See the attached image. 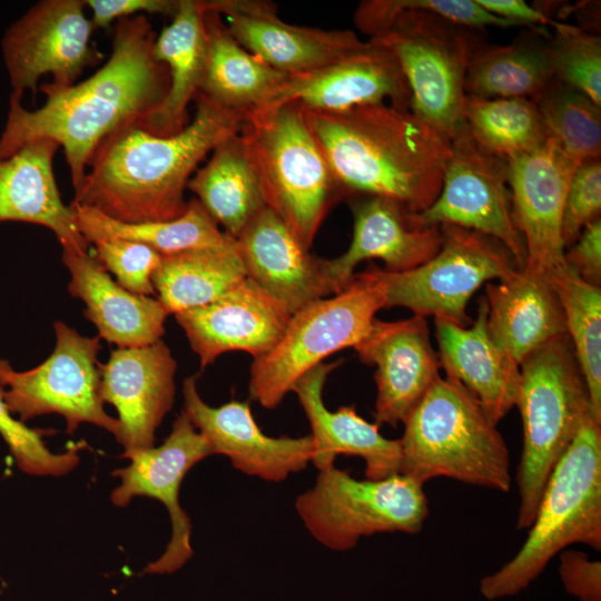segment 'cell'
I'll list each match as a JSON object with an SVG mask.
<instances>
[{"label":"cell","instance_id":"1","mask_svg":"<svg viewBox=\"0 0 601 601\" xmlns=\"http://www.w3.org/2000/svg\"><path fill=\"white\" fill-rule=\"evenodd\" d=\"M155 39L146 14L119 19L108 60L88 79L69 87L42 83L46 101L36 110L24 108L22 95L11 91L0 158L30 141L53 140L63 148L76 190L101 140L164 100L169 73L155 58Z\"/></svg>","mask_w":601,"mask_h":601},{"label":"cell","instance_id":"2","mask_svg":"<svg viewBox=\"0 0 601 601\" xmlns=\"http://www.w3.org/2000/svg\"><path fill=\"white\" fill-rule=\"evenodd\" d=\"M195 101L194 118L174 136H154L132 122L105 137L71 204L124 223L183 216L188 204L185 189L197 166L218 144L239 132L245 117L199 92Z\"/></svg>","mask_w":601,"mask_h":601},{"label":"cell","instance_id":"3","mask_svg":"<svg viewBox=\"0 0 601 601\" xmlns=\"http://www.w3.org/2000/svg\"><path fill=\"white\" fill-rule=\"evenodd\" d=\"M303 111L344 199L385 197L414 214L436 199L451 139L411 109L381 104Z\"/></svg>","mask_w":601,"mask_h":601},{"label":"cell","instance_id":"4","mask_svg":"<svg viewBox=\"0 0 601 601\" xmlns=\"http://www.w3.org/2000/svg\"><path fill=\"white\" fill-rule=\"evenodd\" d=\"M354 21L396 56L411 111L451 140L464 122V80L473 56L466 30L511 27L476 0H367Z\"/></svg>","mask_w":601,"mask_h":601},{"label":"cell","instance_id":"5","mask_svg":"<svg viewBox=\"0 0 601 601\" xmlns=\"http://www.w3.org/2000/svg\"><path fill=\"white\" fill-rule=\"evenodd\" d=\"M400 473L422 484L434 477L509 492L508 446L476 398L440 376L404 421Z\"/></svg>","mask_w":601,"mask_h":601},{"label":"cell","instance_id":"6","mask_svg":"<svg viewBox=\"0 0 601 601\" xmlns=\"http://www.w3.org/2000/svg\"><path fill=\"white\" fill-rule=\"evenodd\" d=\"M529 534L515 556L480 583L489 599L529 587L573 543L601 550V423L589 414L552 471Z\"/></svg>","mask_w":601,"mask_h":601},{"label":"cell","instance_id":"7","mask_svg":"<svg viewBox=\"0 0 601 601\" xmlns=\"http://www.w3.org/2000/svg\"><path fill=\"white\" fill-rule=\"evenodd\" d=\"M239 135L266 206L311 249L326 215L344 197L302 107L287 102L250 111Z\"/></svg>","mask_w":601,"mask_h":601},{"label":"cell","instance_id":"8","mask_svg":"<svg viewBox=\"0 0 601 601\" xmlns=\"http://www.w3.org/2000/svg\"><path fill=\"white\" fill-rule=\"evenodd\" d=\"M520 371L516 406L521 413L523 446L516 474L520 493L516 528L523 530L532 525L552 471L591 408L568 335L534 352L520 365Z\"/></svg>","mask_w":601,"mask_h":601},{"label":"cell","instance_id":"9","mask_svg":"<svg viewBox=\"0 0 601 601\" xmlns=\"http://www.w3.org/2000/svg\"><path fill=\"white\" fill-rule=\"evenodd\" d=\"M383 308V287L364 270L355 273L341 292L293 313L277 343L254 358L249 397L265 408H276L304 374L363 341Z\"/></svg>","mask_w":601,"mask_h":601},{"label":"cell","instance_id":"10","mask_svg":"<svg viewBox=\"0 0 601 601\" xmlns=\"http://www.w3.org/2000/svg\"><path fill=\"white\" fill-rule=\"evenodd\" d=\"M295 509L312 536L333 551H348L376 533H418L428 515L422 483L401 473L357 480L334 465L319 471Z\"/></svg>","mask_w":601,"mask_h":601},{"label":"cell","instance_id":"11","mask_svg":"<svg viewBox=\"0 0 601 601\" xmlns=\"http://www.w3.org/2000/svg\"><path fill=\"white\" fill-rule=\"evenodd\" d=\"M441 230V248L424 264L405 272L371 265L366 272L382 285L385 308L404 307L413 315L467 326L472 295L484 283L509 278L521 269L512 254L490 236L454 225H442Z\"/></svg>","mask_w":601,"mask_h":601},{"label":"cell","instance_id":"12","mask_svg":"<svg viewBox=\"0 0 601 601\" xmlns=\"http://www.w3.org/2000/svg\"><path fill=\"white\" fill-rule=\"evenodd\" d=\"M53 327L55 349L38 366L18 372L0 359V386L9 410L22 422L57 413L69 434L90 423L116 436L119 422L105 411L100 397V337L82 336L60 321Z\"/></svg>","mask_w":601,"mask_h":601},{"label":"cell","instance_id":"13","mask_svg":"<svg viewBox=\"0 0 601 601\" xmlns=\"http://www.w3.org/2000/svg\"><path fill=\"white\" fill-rule=\"evenodd\" d=\"M423 226L454 225L500 242L522 270L525 245L509 184V161L482 148L465 122L451 140L442 187L430 207L415 214Z\"/></svg>","mask_w":601,"mask_h":601},{"label":"cell","instance_id":"14","mask_svg":"<svg viewBox=\"0 0 601 601\" xmlns=\"http://www.w3.org/2000/svg\"><path fill=\"white\" fill-rule=\"evenodd\" d=\"M85 8V0H41L6 29L1 52L12 92L35 95L46 75L53 86H72L104 59Z\"/></svg>","mask_w":601,"mask_h":601},{"label":"cell","instance_id":"15","mask_svg":"<svg viewBox=\"0 0 601 601\" xmlns=\"http://www.w3.org/2000/svg\"><path fill=\"white\" fill-rule=\"evenodd\" d=\"M211 454L206 439L181 411L161 445L122 456L130 460L129 465L114 471L112 475L121 481L110 495L115 505L124 508L136 496H147L160 501L170 516L169 543L144 572L173 573L193 556L191 522L179 503V489L187 472Z\"/></svg>","mask_w":601,"mask_h":601},{"label":"cell","instance_id":"16","mask_svg":"<svg viewBox=\"0 0 601 601\" xmlns=\"http://www.w3.org/2000/svg\"><path fill=\"white\" fill-rule=\"evenodd\" d=\"M287 102L315 112L381 104L410 109L411 92L394 52L370 39L328 65L288 77L267 107Z\"/></svg>","mask_w":601,"mask_h":601},{"label":"cell","instance_id":"17","mask_svg":"<svg viewBox=\"0 0 601 601\" xmlns=\"http://www.w3.org/2000/svg\"><path fill=\"white\" fill-rule=\"evenodd\" d=\"M196 380L195 375L184 381L181 411L206 439L213 454L225 455L236 470L269 482H282L312 462L314 442L311 434L268 436L256 423L248 402L233 400L210 406L200 397Z\"/></svg>","mask_w":601,"mask_h":601},{"label":"cell","instance_id":"18","mask_svg":"<svg viewBox=\"0 0 601 601\" xmlns=\"http://www.w3.org/2000/svg\"><path fill=\"white\" fill-rule=\"evenodd\" d=\"M508 161L514 218L525 245L523 270L548 275L565 263L562 214L578 166L551 139Z\"/></svg>","mask_w":601,"mask_h":601},{"label":"cell","instance_id":"19","mask_svg":"<svg viewBox=\"0 0 601 601\" xmlns=\"http://www.w3.org/2000/svg\"><path fill=\"white\" fill-rule=\"evenodd\" d=\"M100 397L118 412L115 436L122 456L154 446L155 432L175 400L177 362L160 339L142 347L112 349L100 364Z\"/></svg>","mask_w":601,"mask_h":601},{"label":"cell","instance_id":"20","mask_svg":"<svg viewBox=\"0 0 601 601\" xmlns=\"http://www.w3.org/2000/svg\"><path fill=\"white\" fill-rule=\"evenodd\" d=\"M353 236L348 248L338 257L322 258L323 272L334 294L353 279L356 266L368 259H381L385 269H413L441 248V226H423L415 214L401 203L380 196L349 198Z\"/></svg>","mask_w":601,"mask_h":601},{"label":"cell","instance_id":"21","mask_svg":"<svg viewBox=\"0 0 601 601\" xmlns=\"http://www.w3.org/2000/svg\"><path fill=\"white\" fill-rule=\"evenodd\" d=\"M354 349L359 359L375 365L377 395L375 423L395 427L440 375V359L434 351L425 317L384 322L375 319L368 335Z\"/></svg>","mask_w":601,"mask_h":601},{"label":"cell","instance_id":"22","mask_svg":"<svg viewBox=\"0 0 601 601\" xmlns=\"http://www.w3.org/2000/svg\"><path fill=\"white\" fill-rule=\"evenodd\" d=\"M225 18L235 39L275 70L299 76L359 47L352 30H326L283 21L275 3L263 0H207Z\"/></svg>","mask_w":601,"mask_h":601},{"label":"cell","instance_id":"23","mask_svg":"<svg viewBox=\"0 0 601 601\" xmlns=\"http://www.w3.org/2000/svg\"><path fill=\"white\" fill-rule=\"evenodd\" d=\"M174 315L204 368L228 352L264 355L279 339L292 313L246 277L215 302Z\"/></svg>","mask_w":601,"mask_h":601},{"label":"cell","instance_id":"24","mask_svg":"<svg viewBox=\"0 0 601 601\" xmlns=\"http://www.w3.org/2000/svg\"><path fill=\"white\" fill-rule=\"evenodd\" d=\"M236 244L247 277L292 314L334 295L322 258L312 255L267 206L244 228Z\"/></svg>","mask_w":601,"mask_h":601},{"label":"cell","instance_id":"25","mask_svg":"<svg viewBox=\"0 0 601 601\" xmlns=\"http://www.w3.org/2000/svg\"><path fill=\"white\" fill-rule=\"evenodd\" d=\"M338 363H321L304 374L294 385V392L311 425L314 442L312 463L318 471L334 465L338 455L358 456L365 462V476L383 480L401 470L400 440L380 433L376 423H370L353 406L329 411L323 401V388L328 374Z\"/></svg>","mask_w":601,"mask_h":601},{"label":"cell","instance_id":"26","mask_svg":"<svg viewBox=\"0 0 601 601\" xmlns=\"http://www.w3.org/2000/svg\"><path fill=\"white\" fill-rule=\"evenodd\" d=\"M486 317L487 305L482 297L476 319L469 327L435 317V336L445 375L459 381L497 425L516 406L521 371L492 339Z\"/></svg>","mask_w":601,"mask_h":601},{"label":"cell","instance_id":"27","mask_svg":"<svg viewBox=\"0 0 601 601\" xmlns=\"http://www.w3.org/2000/svg\"><path fill=\"white\" fill-rule=\"evenodd\" d=\"M59 145L39 139L0 158V223L23 221L53 231L62 252L85 254L89 244L79 231L75 214L61 199L53 174Z\"/></svg>","mask_w":601,"mask_h":601},{"label":"cell","instance_id":"28","mask_svg":"<svg viewBox=\"0 0 601 601\" xmlns=\"http://www.w3.org/2000/svg\"><path fill=\"white\" fill-rule=\"evenodd\" d=\"M70 273L68 290L81 299L83 315L98 336L119 348L142 347L161 339L169 313L158 298L130 293L114 280L96 255L62 252Z\"/></svg>","mask_w":601,"mask_h":601},{"label":"cell","instance_id":"29","mask_svg":"<svg viewBox=\"0 0 601 601\" xmlns=\"http://www.w3.org/2000/svg\"><path fill=\"white\" fill-rule=\"evenodd\" d=\"M486 325L495 344L521 365L550 342L568 335L560 300L546 275L518 270L487 283Z\"/></svg>","mask_w":601,"mask_h":601},{"label":"cell","instance_id":"30","mask_svg":"<svg viewBox=\"0 0 601 601\" xmlns=\"http://www.w3.org/2000/svg\"><path fill=\"white\" fill-rule=\"evenodd\" d=\"M205 0H180L171 22L156 37L155 58L169 73L164 100L134 122L158 137H170L189 124L188 105L199 92L207 66Z\"/></svg>","mask_w":601,"mask_h":601},{"label":"cell","instance_id":"31","mask_svg":"<svg viewBox=\"0 0 601 601\" xmlns=\"http://www.w3.org/2000/svg\"><path fill=\"white\" fill-rule=\"evenodd\" d=\"M207 66L199 93L214 104L246 115L270 105L288 76L246 50L223 17L205 0Z\"/></svg>","mask_w":601,"mask_h":601},{"label":"cell","instance_id":"32","mask_svg":"<svg viewBox=\"0 0 601 601\" xmlns=\"http://www.w3.org/2000/svg\"><path fill=\"white\" fill-rule=\"evenodd\" d=\"M210 154L187 188L224 231L236 239L266 207V201L239 132L223 140Z\"/></svg>","mask_w":601,"mask_h":601},{"label":"cell","instance_id":"33","mask_svg":"<svg viewBox=\"0 0 601 601\" xmlns=\"http://www.w3.org/2000/svg\"><path fill=\"white\" fill-rule=\"evenodd\" d=\"M246 277L233 239L223 247L165 255L151 279L157 298L170 315L210 304Z\"/></svg>","mask_w":601,"mask_h":601},{"label":"cell","instance_id":"34","mask_svg":"<svg viewBox=\"0 0 601 601\" xmlns=\"http://www.w3.org/2000/svg\"><path fill=\"white\" fill-rule=\"evenodd\" d=\"M79 231L93 244L105 239H125L145 244L160 255L189 249L223 247L234 238L219 228L200 201L193 198L183 216L162 221L124 223L81 205L70 204Z\"/></svg>","mask_w":601,"mask_h":601},{"label":"cell","instance_id":"35","mask_svg":"<svg viewBox=\"0 0 601 601\" xmlns=\"http://www.w3.org/2000/svg\"><path fill=\"white\" fill-rule=\"evenodd\" d=\"M552 78L549 42L523 39L473 52L464 90L477 98L534 100Z\"/></svg>","mask_w":601,"mask_h":601},{"label":"cell","instance_id":"36","mask_svg":"<svg viewBox=\"0 0 601 601\" xmlns=\"http://www.w3.org/2000/svg\"><path fill=\"white\" fill-rule=\"evenodd\" d=\"M548 278L560 300L568 336L584 377L591 414L601 423V288L566 263Z\"/></svg>","mask_w":601,"mask_h":601},{"label":"cell","instance_id":"37","mask_svg":"<svg viewBox=\"0 0 601 601\" xmlns=\"http://www.w3.org/2000/svg\"><path fill=\"white\" fill-rule=\"evenodd\" d=\"M463 120L482 148L506 160L533 152L549 139L536 105L526 98L465 95Z\"/></svg>","mask_w":601,"mask_h":601},{"label":"cell","instance_id":"38","mask_svg":"<svg viewBox=\"0 0 601 601\" xmlns=\"http://www.w3.org/2000/svg\"><path fill=\"white\" fill-rule=\"evenodd\" d=\"M549 139L578 167L601 155V107L552 78L533 100Z\"/></svg>","mask_w":601,"mask_h":601},{"label":"cell","instance_id":"39","mask_svg":"<svg viewBox=\"0 0 601 601\" xmlns=\"http://www.w3.org/2000/svg\"><path fill=\"white\" fill-rule=\"evenodd\" d=\"M549 42L554 78L601 107V39L579 27L555 21Z\"/></svg>","mask_w":601,"mask_h":601},{"label":"cell","instance_id":"40","mask_svg":"<svg viewBox=\"0 0 601 601\" xmlns=\"http://www.w3.org/2000/svg\"><path fill=\"white\" fill-rule=\"evenodd\" d=\"M11 413L4 401V391L0 386V435L20 471L30 475L60 476L78 465L80 445L63 453H53L42 440L48 431L30 428Z\"/></svg>","mask_w":601,"mask_h":601},{"label":"cell","instance_id":"41","mask_svg":"<svg viewBox=\"0 0 601 601\" xmlns=\"http://www.w3.org/2000/svg\"><path fill=\"white\" fill-rule=\"evenodd\" d=\"M95 255L117 283L138 295H155L152 275L162 255L151 247L125 239H105L93 243Z\"/></svg>","mask_w":601,"mask_h":601},{"label":"cell","instance_id":"42","mask_svg":"<svg viewBox=\"0 0 601 601\" xmlns=\"http://www.w3.org/2000/svg\"><path fill=\"white\" fill-rule=\"evenodd\" d=\"M601 213V160L581 164L574 171L564 201L561 236L571 246L582 229Z\"/></svg>","mask_w":601,"mask_h":601},{"label":"cell","instance_id":"43","mask_svg":"<svg viewBox=\"0 0 601 601\" xmlns=\"http://www.w3.org/2000/svg\"><path fill=\"white\" fill-rule=\"evenodd\" d=\"M559 556L565 590L581 601H601V562L575 550L564 549Z\"/></svg>","mask_w":601,"mask_h":601},{"label":"cell","instance_id":"44","mask_svg":"<svg viewBox=\"0 0 601 601\" xmlns=\"http://www.w3.org/2000/svg\"><path fill=\"white\" fill-rule=\"evenodd\" d=\"M91 10L95 29L106 28L114 20L138 14H164L171 18L179 9L180 0H85Z\"/></svg>","mask_w":601,"mask_h":601},{"label":"cell","instance_id":"45","mask_svg":"<svg viewBox=\"0 0 601 601\" xmlns=\"http://www.w3.org/2000/svg\"><path fill=\"white\" fill-rule=\"evenodd\" d=\"M565 263L585 282L601 284V218L589 223L570 249L564 253Z\"/></svg>","mask_w":601,"mask_h":601},{"label":"cell","instance_id":"46","mask_svg":"<svg viewBox=\"0 0 601 601\" xmlns=\"http://www.w3.org/2000/svg\"><path fill=\"white\" fill-rule=\"evenodd\" d=\"M476 2L492 14L513 22L518 27L533 28L539 26L553 27L555 20L543 12L528 4L523 0H476Z\"/></svg>","mask_w":601,"mask_h":601}]
</instances>
